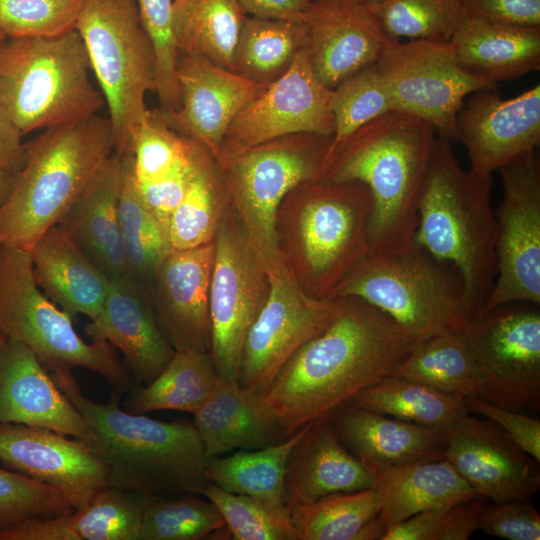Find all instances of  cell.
Instances as JSON below:
<instances>
[{"instance_id": "obj_1", "label": "cell", "mask_w": 540, "mask_h": 540, "mask_svg": "<svg viewBox=\"0 0 540 540\" xmlns=\"http://www.w3.org/2000/svg\"><path fill=\"white\" fill-rule=\"evenodd\" d=\"M417 341L378 308L343 297L334 320L289 359L264 398L289 437L392 375Z\"/></svg>"}, {"instance_id": "obj_2", "label": "cell", "mask_w": 540, "mask_h": 540, "mask_svg": "<svg viewBox=\"0 0 540 540\" xmlns=\"http://www.w3.org/2000/svg\"><path fill=\"white\" fill-rule=\"evenodd\" d=\"M436 140L428 122L391 110L351 134L337 149L322 179L358 181L370 190V253L414 241L418 208Z\"/></svg>"}, {"instance_id": "obj_3", "label": "cell", "mask_w": 540, "mask_h": 540, "mask_svg": "<svg viewBox=\"0 0 540 540\" xmlns=\"http://www.w3.org/2000/svg\"><path fill=\"white\" fill-rule=\"evenodd\" d=\"M51 375L94 432L93 449L106 467L107 487L148 498L201 494L208 458L194 424L128 412L116 393L107 403L94 402L71 371Z\"/></svg>"}, {"instance_id": "obj_4", "label": "cell", "mask_w": 540, "mask_h": 540, "mask_svg": "<svg viewBox=\"0 0 540 540\" xmlns=\"http://www.w3.org/2000/svg\"><path fill=\"white\" fill-rule=\"evenodd\" d=\"M372 208L370 190L358 181H306L286 194L275 217L276 247L306 294L330 299L367 255Z\"/></svg>"}, {"instance_id": "obj_5", "label": "cell", "mask_w": 540, "mask_h": 540, "mask_svg": "<svg viewBox=\"0 0 540 540\" xmlns=\"http://www.w3.org/2000/svg\"><path fill=\"white\" fill-rule=\"evenodd\" d=\"M491 186L492 177L465 171L450 140L436 137L414 241L458 271L470 319L486 301L496 278L497 220Z\"/></svg>"}, {"instance_id": "obj_6", "label": "cell", "mask_w": 540, "mask_h": 540, "mask_svg": "<svg viewBox=\"0 0 540 540\" xmlns=\"http://www.w3.org/2000/svg\"><path fill=\"white\" fill-rule=\"evenodd\" d=\"M0 203V244L28 252L58 224L114 153L111 124L98 114L44 129Z\"/></svg>"}, {"instance_id": "obj_7", "label": "cell", "mask_w": 540, "mask_h": 540, "mask_svg": "<svg viewBox=\"0 0 540 540\" xmlns=\"http://www.w3.org/2000/svg\"><path fill=\"white\" fill-rule=\"evenodd\" d=\"M90 70L76 29L51 37L1 39L0 107L22 135L86 120L105 104Z\"/></svg>"}, {"instance_id": "obj_8", "label": "cell", "mask_w": 540, "mask_h": 540, "mask_svg": "<svg viewBox=\"0 0 540 540\" xmlns=\"http://www.w3.org/2000/svg\"><path fill=\"white\" fill-rule=\"evenodd\" d=\"M332 135L298 133L243 146L224 141L216 159L226 203L265 269L281 259L275 217L286 194L302 182L320 180Z\"/></svg>"}, {"instance_id": "obj_9", "label": "cell", "mask_w": 540, "mask_h": 540, "mask_svg": "<svg viewBox=\"0 0 540 540\" xmlns=\"http://www.w3.org/2000/svg\"><path fill=\"white\" fill-rule=\"evenodd\" d=\"M335 297L369 303L417 340L463 332L471 320L460 277L415 241L368 252L333 290L330 299Z\"/></svg>"}, {"instance_id": "obj_10", "label": "cell", "mask_w": 540, "mask_h": 540, "mask_svg": "<svg viewBox=\"0 0 540 540\" xmlns=\"http://www.w3.org/2000/svg\"><path fill=\"white\" fill-rule=\"evenodd\" d=\"M76 30L107 104L114 152L132 153L154 92L156 58L136 0H85Z\"/></svg>"}, {"instance_id": "obj_11", "label": "cell", "mask_w": 540, "mask_h": 540, "mask_svg": "<svg viewBox=\"0 0 540 540\" xmlns=\"http://www.w3.org/2000/svg\"><path fill=\"white\" fill-rule=\"evenodd\" d=\"M72 318L35 282L30 252L0 244V328L8 339L28 347L52 372L82 367L103 376L121 395L131 388L114 347L85 342Z\"/></svg>"}, {"instance_id": "obj_12", "label": "cell", "mask_w": 540, "mask_h": 540, "mask_svg": "<svg viewBox=\"0 0 540 540\" xmlns=\"http://www.w3.org/2000/svg\"><path fill=\"white\" fill-rule=\"evenodd\" d=\"M395 110L431 124L438 136L459 140L458 113L473 92L497 84L464 70L450 41L390 42L377 60Z\"/></svg>"}, {"instance_id": "obj_13", "label": "cell", "mask_w": 540, "mask_h": 540, "mask_svg": "<svg viewBox=\"0 0 540 540\" xmlns=\"http://www.w3.org/2000/svg\"><path fill=\"white\" fill-rule=\"evenodd\" d=\"M213 242L210 354L218 377L237 381L244 341L267 299L269 279L228 205Z\"/></svg>"}, {"instance_id": "obj_14", "label": "cell", "mask_w": 540, "mask_h": 540, "mask_svg": "<svg viewBox=\"0 0 540 540\" xmlns=\"http://www.w3.org/2000/svg\"><path fill=\"white\" fill-rule=\"evenodd\" d=\"M465 336L477 366L475 396L523 413L540 409V314L499 306L471 319Z\"/></svg>"}, {"instance_id": "obj_15", "label": "cell", "mask_w": 540, "mask_h": 540, "mask_svg": "<svg viewBox=\"0 0 540 540\" xmlns=\"http://www.w3.org/2000/svg\"><path fill=\"white\" fill-rule=\"evenodd\" d=\"M269 293L244 341L237 383L265 394L289 359L323 332L340 312L343 297L306 294L280 260L267 269Z\"/></svg>"}, {"instance_id": "obj_16", "label": "cell", "mask_w": 540, "mask_h": 540, "mask_svg": "<svg viewBox=\"0 0 540 540\" xmlns=\"http://www.w3.org/2000/svg\"><path fill=\"white\" fill-rule=\"evenodd\" d=\"M496 278L475 317L511 302L540 304V162L536 153L499 169ZM474 317V318H475Z\"/></svg>"}, {"instance_id": "obj_17", "label": "cell", "mask_w": 540, "mask_h": 540, "mask_svg": "<svg viewBox=\"0 0 540 540\" xmlns=\"http://www.w3.org/2000/svg\"><path fill=\"white\" fill-rule=\"evenodd\" d=\"M0 461L59 491L73 510L107 487L106 467L90 444L46 428L0 423Z\"/></svg>"}, {"instance_id": "obj_18", "label": "cell", "mask_w": 540, "mask_h": 540, "mask_svg": "<svg viewBox=\"0 0 540 540\" xmlns=\"http://www.w3.org/2000/svg\"><path fill=\"white\" fill-rule=\"evenodd\" d=\"M459 140L479 178L533 153L540 143V85L502 99L496 88L475 91L457 116Z\"/></svg>"}, {"instance_id": "obj_19", "label": "cell", "mask_w": 540, "mask_h": 540, "mask_svg": "<svg viewBox=\"0 0 540 540\" xmlns=\"http://www.w3.org/2000/svg\"><path fill=\"white\" fill-rule=\"evenodd\" d=\"M444 458L492 503L529 500L540 489L539 463L487 418L463 415L446 431Z\"/></svg>"}, {"instance_id": "obj_20", "label": "cell", "mask_w": 540, "mask_h": 540, "mask_svg": "<svg viewBox=\"0 0 540 540\" xmlns=\"http://www.w3.org/2000/svg\"><path fill=\"white\" fill-rule=\"evenodd\" d=\"M176 79L179 108L157 110L168 126L202 144L215 160L235 117L269 86L247 80L196 54H178Z\"/></svg>"}, {"instance_id": "obj_21", "label": "cell", "mask_w": 540, "mask_h": 540, "mask_svg": "<svg viewBox=\"0 0 540 540\" xmlns=\"http://www.w3.org/2000/svg\"><path fill=\"white\" fill-rule=\"evenodd\" d=\"M332 93L315 75L304 48L289 70L235 117L224 141L252 146L298 133L332 135Z\"/></svg>"}, {"instance_id": "obj_22", "label": "cell", "mask_w": 540, "mask_h": 540, "mask_svg": "<svg viewBox=\"0 0 540 540\" xmlns=\"http://www.w3.org/2000/svg\"><path fill=\"white\" fill-rule=\"evenodd\" d=\"M214 242L169 252L147 289L160 329L175 351L209 352Z\"/></svg>"}, {"instance_id": "obj_23", "label": "cell", "mask_w": 540, "mask_h": 540, "mask_svg": "<svg viewBox=\"0 0 540 540\" xmlns=\"http://www.w3.org/2000/svg\"><path fill=\"white\" fill-rule=\"evenodd\" d=\"M301 21L312 69L330 89L377 62L392 42L375 16L357 0H310Z\"/></svg>"}, {"instance_id": "obj_24", "label": "cell", "mask_w": 540, "mask_h": 540, "mask_svg": "<svg viewBox=\"0 0 540 540\" xmlns=\"http://www.w3.org/2000/svg\"><path fill=\"white\" fill-rule=\"evenodd\" d=\"M85 333L119 349L140 385L158 377L175 354L158 325L148 289L127 273L110 279L101 311Z\"/></svg>"}, {"instance_id": "obj_25", "label": "cell", "mask_w": 540, "mask_h": 540, "mask_svg": "<svg viewBox=\"0 0 540 540\" xmlns=\"http://www.w3.org/2000/svg\"><path fill=\"white\" fill-rule=\"evenodd\" d=\"M0 423L41 427L82 439L96 436L37 356L8 339L0 358Z\"/></svg>"}, {"instance_id": "obj_26", "label": "cell", "mask_w": 540, "mask_h": 540, "mask_svg": "<svg viewBox=\"0 0 540 540\" xmlns=\"http://www.w3.org/2000/svg\"><path fill=\"white\" fill-rule=\"evenodd\" d=\"M367 466L353 454L337 434L329 417L308 423L291 450L285 473L288 511L338 492L374 487Z\"/></svg>"}, {"instance_id": "obj_27", "label": "cell", "mask_w": 540, "mask_h": 540, "mask_svg": "<svg viewBox=\"0 0 540 540\" xmlns=\"http://www.w3.org/2000/svg\"><path fill=\"white\" fill-rule=\"evenodd\" d=\"M346 447L363 463L403 466L444 459L445 431L386 416L352 403L329 416Z\"/></svg>"}, {"instance_id": "obj_28", "label": "cell", "mask_w": 540, "mask_h": 540, "mask_svg": "<svg viewBox=\"0 0 540 540\" xmlns=\"http://www.w3.org/2000/svg\"><path fill=\"white\" fill-rule=\"evenodd\" d=\"M193 416L207 458L236 448L261 449L287 438L264 395L237 381L219 378Z\"/></svg>"}, {"instance_id": "obj_29", "label": "cell", "mask_w": 540, "mask_h": 540, "mask_svg": "<svg viewBox=\"0 0 540 540\" xmlns=\"http://www.w3.org/2000/svg\"><path fill=\"white\" fill-rule=\"evenodd\" d=\"M30 254L35 282L54 304L72 319L98 316L110 279L59 224L39 237Z\"/></svg>"}, {"instance_id": "obj_30", "label": "cell", "mask_w": 540, "mask_h": 540, "mask_svg": "<svg viewBox=\"0 0 540 540\" xmlns=\"http://www.w3.org/2000/svg\"><path fill=\"white\" fill-rule=\"evenodd\" d=\"M148 497L105 487L83 508L0 527V540H140Z\"/></svg>"}, {"instance_id": "obj_31", "label": "cell", "mask_w": 540, "mask_h": 540, "mask_svg": "<svg viewBox=\"0 0 540 540\" xmlns=\"http://www.w3.org/2000/svg\"><path fill=\"white\" fill-rule=\"evenodd\" d=\"M121 155L113 153L58 224L109 277L125 274L119 197Z\"/></svg>"}, {"instance_id": "obj_32", "label": "cell", "mask_w": 540, "mask_h": 540, "mask_svg": "<svg viewBox=\"0 0 540 540\" xmlns=\"http://www.w3.org/2000/svg\"><path fill=\"white\" fill-rule=\"evenodd\" d=\"M450 42L464 70L496 84L540 68V26L464 15Z\"/></svg>"}, {"instance_id": "obj_33", "label": "cell", "mask_w": 540, "mask_h": 540, "mask_svg": "<svg viewBox=\"0 0 540 540\" xmlns=\"http://www.w3.org/2000/svg\"><path fill=\"white\" fill-rule=\"evenodd\" d=\"M364 464L374 477L381 504L378 517L387 528L478 495L445 458L403 466Z\"/></svg>"}, {"instance_id": "obj_34", "label": "cell", "mask_w": 540, "mask_h": 540, "mask_svg": "<svg viewBox=\"0 0 540 540\" xmlns=\"http://www.w3.org/2000/svg\"><path fill=\"white\" fill-rule=\"evenodd\" d=\"M237 0H173L172 30L178 54H196L232 71L246 18Z\"/></svg>"}, {"instance_id": "obj_35", "label": "cell", "mask_w": 540, "mask_h": 540, "mask_svg": "<svg viewBox=\"0 0 540 540\" xmlns=\"http://www.w3.org/2000/svg\"><path fill=\"white\" fill-rule=\"evenodd\" d=\"M306 425L273 445L253 451H237L226 457L208 458L205 467L207 481L225 491L246 495L289 512L284 489L286 465Z\"/></svg>"}, {"instance_id": "obj_36", "label": "cell", "mask_w": 540, "mask_h": 540, "mask_svg": "<svg viewBox=\"0 0 540 540\" xmlns=\"http://www.w3.org/2000/svg\"><path fill=\"white\" fill-rule=\"evenodd\" d=\"M218 379L209 352L175 351L152 382L130 388L123 409L135 414L159 410L193 414L209 397Z\"/></svg>"}, {"instance_id": "obj_37", "label": "cell", "mask_w": 540, "mask_h": 540, "mask_svg": "<svg viewBox=\"0 0 540 540\" xmlns=\"http://www.w3.org/2000/svg\"><path fill=\"white\" fill-rule=\"evenodd\" d=\"M349 403L442 431H446L470 412L465 397L445 393L396 375L387 376L364 389Z\"/></svg>"}, {"instance_id": "obj_38", "label": "cell", "mask_w": 540, "mask_h": 540, "mask_svg": "<svg viewBox=\"0 0 540 540\" xmlns=\"http://www.w3.org/2000/svg\"><path fill=\"white\" fill-rule=\"evenodd\" d=\"M306 42L302 21L247 16L235 48L232 72L270 85L289 70Z\"/></svg>"}, {"instance_id": "obj_39", "label": "cell", "mask_w": 540, "mask_h": 540, "mask_svg": "<svg viewBox=\"0 0 540 540\" xmlns=\"http://www.w3.org/2000/svg\"><path fill=\"white\" fill-rule=\"evenodd\" d=\"M119 226L126 273L148 287L164 257L172 251L162 225L145 205L138 189L131 152L121 155Z\"/></svg>"}, {"instance_id": "obj_40", "label": "cell", "mask_w": 540, "mask_h": 540, "mask_svg": "<svg viewBox=\"0 0 540 540\" xmlns=\"http://www.w3.org/2000/svg\"><path fill=\"white\" fill-rule=\"evenodd\" d=\"M392 375L462 397L475 395L477 366L465 331L418 340Z\"/></svg>"}, {"instance_id": "obj_41", "label": "cell", "mask_w": 540, "mask_h": 540, "mask_svg": "<svg viewBox=\"0 0 540 540\" xmlns=\"http://www.w3.org/2000/svg\"><path fill=\"white\" fill-rule=\"evenodd\" d=\"M226 205L218 164L204 147L190 185L169 220L171 249H193L213 242Z\"/></svg>"}, {"instance_id": "obj_42", "label": "cell", "mask_w": 540, "mask_h": 540, "mask_svg": "<svg viewBox=\"0 0 540 540\" xmlns=\"http://www.w3.org/2000/svg\"><path fill=\"white\" fill-rule=\"evenodd\" d=\"M375 487L338 492L289 510L297 540H358L380 511Z\"/></svg>"}, {"instance_id": "obj_43", "label": "cell", "mask_w": 540, "mask_h": 540, "mask_svg": "<svg viewBox=\"0 0 540 540\" xmlns=\"http://www.w3.org/2000/svg\"><path fill=\"white\" fill-rule=\"evenodd\" d=\"M226 528L217 507L201 494L148 498L140 540H200Z\"/></svg>"}, {"instance_id": "obj_44", "label": "cell", "mask_w": 540, "mask_h": 540, "mask_svg": "<svg viewBox=\"0 0 540 540\" xmlns=\"http://www.w3.org/2000/svg\"><path fill=\"white\" fill-rule=\"evenodd\" d=\"M394 42L450 41L465 15L464 0H383L366 6Z\"/></svg>"}, {"instance_id": "obj_45", "label": "cell", "mask_w": 540, "mask_h": 540, "mask_svg": "<svg viewBox=\"0 0 540 540\" xmlns=\"http://www.w3.org/2000/svg\"><path fill=\"white\" fill-rule=\"evenodd\" d=\"M391 110H395L394 104L376 62L342 80L333 89L331 98L334 130L326 168L334 153L351 134Z\"/></svg>"}, {"instance_id": "obj_46", "label": "cell", "mask_w": 540, "mask_h": 540, "mask_svg": "<svg viewBox=\"0 0 540 540\" xmlns=\"http://www.w3.org/2000/svg\"><path fill=\"white\" fill-rule=\"evenodd\" d=\"M201 495L217 507L232 539L297 540L287 511L246 495L225 491L210 481H207Z\"/></svg>"}, {"instance_id": "obj_47", "label": "cell", "mask_w": 540, "mask_h": 540, "mask_svg": "<svg viewBox=\"0 0 540 540\" xmlns=\"http://www.w3.org/2000/svg\"><path fill=\"white\" fill-rule=\"evenodd\" d=\"M193 142L168 126L157 109H147L132 148L137 183L169 175L188 157Z\"/></svg>"}, {"instance_id": "obj_48", "label": "cell", "mask_w": 540, "mask_h": 540, "mask_svg": "<svg viewBox=\"0 0 540 540\" xmlns=\"http://www.w3.org/2000/svg\"><path fill=\"white\" fill-rule=\"evenodd\" d=\"M490 500L483 495L420 512L385 531L381 540H467Z\"/></svg>"}, {"instance_id": "obj_49", "label": "cell", "mask_w": 540, "mask_h": 540, "mask_svg": "<svg viewBox=\"0 0 540 540\" xmlns=\"http://www.w3.org/2000/svg\"><path fill=\"white\" fill-rule=\"evenodd\" d=\"M85 0H0V31L8 38L51 37L76 29Z\"/></svg>"}, {"instance_id": "obj_50", "label": "cell", "mask_w": 540, "mask_h": 540, "mask_svg": "<svg viewBox=\"0 0 540 540\" xmlns=\"http://www.w3.org/2000/svg\"><path fill=\"white\" fill-rule=\"evenodd\" d=\"M142 25L155 52L156 83L154 93L160 109L175 111L180 106L176 79L178 51L172 30L173 0H136Z\"/></svg>"}, {"instance_id": "obj_51", "label": "cell", "mask_w": 540, "mask_h": 540, "mask_svg": "<svg viewBox=\"0 0 540 540\" xmlns=\"http://www.w3.org/2000/svg\"><path fill=\"white\" fill-rule=\"evenodd\" d=\"M71 511L67 499L53 487L0 468V527Z\"/></svg>"}, {"instance_id": "obj_52", "label": "cell", "mask_w": 540, "mask_h": 540, "mask_svg": "<svg viewBox=\"0 0 540 540\" xmlns=\"http://www.w3.org/2000/svg\"><path fill=\"white\" fill-rule=\"evenodd\" d=\"M203 149L204 146L194 140L188 157L169 175L155 182L137 183L145 205L166 233L170 217L190 185Z\"/></svg>"}, {"instance_id": "obj_53", "label": "cell", "mask_w": 540, "mask_h": 540, "mask_svg": "<svg viewBox=\"0 0 540 540\" xmlns=\"http://www.w3.org/2000/svg\"><path fill=\"white\" fill-rule=\"evenodd\" d=\"M477 530L508 540H539L540 516L529 500L488 504Z\"/></svg>"}, {"instance_id": "obj_54", "label": "cell", "mask_w": 540, "mask_h": 540, "mask_svg": "<svg viewBox=\"0 0 540 540\" xmlns=\"http://www.w3.org/2000/svg\"><path fill=\"white\" fill-rule=\"evenodd\" d=\"M469 411L497 424L525 453L540 463V420L527 413L492 404L475 395L465 398Z\"/></svg>"}, {"instance_id": "obj_55", "label": "cell", "mask_w": 540, "mask_h": 540, "mask_svg": "<svg viewBox=\"0 0 540 540\" xmlns=\"http://www.w3.org/2000/svg\"><path fill=\"white\" fill-rule=\"evenodd\" d=\"M464 12L494 22L540 26V0H464Z\"/></svg>"}, {"instance_id": "obj_56", "label": "cell", "mask_w": 540, "mask_h": 540, "mask_svg": "<svg viewBox=\"0 0 540 540\" xmlns=\"http://www.w3.org/2000/svg\"><path fill=\"white\" fill-rule=\"evenodd\" d=\"M22 134L0 107V171L17 174L24 164L26 146Z\"/></svg>"}, {"instance_id": "obj_57", "label": "cell", "mask_w": 540, "mask_h": 540, "mask_svg": "<svg viewBox=\"0 0 540 540\" xmlns=\"http://www.w3.org/2000/svg\"><path fill=\"white\" fill-rule=\"evenodd\" d=\"M246 14L263 19L301 21L310 0H237Z\"/></svg>"}, {"instance_id": "obj_58", "label": "cell", "mask_w": 540, "mask_h": 540, "mask_svg": "<svg viewBox=\"0 0 540 540\" xmlns=\"http://www.w3.org/2000/svg\"><path fill=\"white\" fill-rule=\"evenodd\" d=\"M16 174L0 171V203L7 196Z\"/></svg>"}, {"instance_id": "obj_59", "label": "cell", "mask_w": 540, "mask_h": 540, "mask_svg": "<svg viewBox=\"0 0 540 540\" xmlns=\"http://www.w3.org/2000/svg\"><path fill=\"white\" fill-rule=\"evenodd\" d=\"M7 341H8L7 336L5 335V333L0 328V358L2 356V353H3L4 349H5Z\"/></svg>"}, {"instance_id": "obj_60", "label": "cell", "mask_w": 540, "mask_h": 540, "mask_svg": "<svg viewBox=\"0 0 540 540\" xmlns=\"http://www.w3.org/2000/svg\"><path fill=\"white\" fill-rule=\"evenodd\" d=\"M381 1H383V0H357V2H359L360 4H362L364 6H370V5L379 3Z\"/></svg>"}, {"instance_id": "obj_61", "label": "cell", "mask_w": 540, "mask_h": 540, "mask_svg": "<svg viewBox=\"0 0 540 540\" xmlns=\"http://www.w3.org/2000/svg\"><path fill=\"white\" fill-rule=\"evenodd\" d=\"M6 38V36L0 31V40Z\"/></svg>"}]
</instances>
